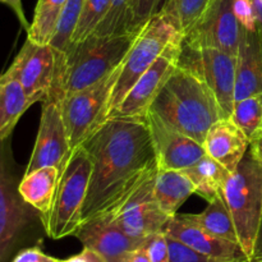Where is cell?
Listing matches in <instances>:
<instances>
[{"instance_id": "cell-1", "label": "cell", "mask_w": 262, "mask_h": 262, "mask_svg": "<svg viewBox=\"0 0 262 262\" xmlns=\"http://www.w3.org/2000/svg\"><path fill=\"white\" fill-rule=\"evenodd\" d=\"M81 146L91 161L82 225L114 214L159 170L146 118H109Z\"/></svg>"}, {"instance_id": "cell-2", "label": "cell", "mask_w": 262, "mask_h": 262, "mask_svg": "<svg viewBox=\"0 0 262 262\" xmlns=\"http://www.w3.org/2000/svg\"><path fill=\"white\" fill-rule=\"evenodd\" d=\"M140 31L118 36L91 35L69 46L66 53L58 51L56 77L48 99L59 102L113 73L122 66Z\"/></svg>"}, {"instance_id": "cell-3", "label": "cell", "mask_w": 262, "mask_h": 262, "mask_svg": "<svg viewBox=\"0 0 262 262\" xmlns=\"http://www.w3.org/2000/svg\"><path fill=\"white\" fill-rule=\"evenodd\" d=\"M150 112L200 143H204L210 127L224 118L216 96L204 79L179 64Z\"/></svg>"}, {"instance_id": "cell-4", "label": "cell", "mask_w": 262, "mask_h": 262, "mask_svg": "<svg viewBox=\"0 0 262 262\" xmlns=\"http://www.w3.org/2000/svg\"><path fill=\"white\" fill-rule=\"evenodd\" d=\"M223 196L232 215L238 243L250 260L262 216V164L250 150L230 174Z\"/></svg>"}, {"instance_id": "cell-5", "label": "cell", "mask_w": 262, "mask_h": 262, "mask_svg": "<svg viewBox=\"0 0 262 262\" xmlns=\"http://www.w3.org/2000/svg\"><path fill=\"white\" fill-rule=\"evenodd\" d=\"M91 177V161L83 146L72 151L59 176L53 206L42 220L51 239L76 235L82 227V212Z\"/></svg>"}, {"instance_id": "cell-6", "label": "cell", "mask_w": 262, "mask_h": 262, "mask_svg": "<svg viewBox=\"0 0 262 262\" xmlns=\"http://www.w3.org/2000/svg\"><path fill=\"white\" fill-rule=\"evenodd\" d=\"M181 38H183V33L161 10L147 20L123 61L119 77L112 91L109 113L122 102L133 84L155 63L166 46Z\"/></svg>"}, {"instance_id": "cell-7", "label": "cell", "mask_w": 262, "mask_h": 262, "mask_svg": "<svg viewBox=\"0 0 262 262\" xmlns=\"http://www.w3.org/2000/svg\"><path fill=\"white\" fill-rule=\"evenodd\" d=\"M120 68L122 66L101 81L59 101L72 151L81 146L107 119L110 97Z\"/></svg>"}, {"instance_id": "cell-8", "label": "cell", "mask_w": 262, "mask_h": 262, "mask_svg": "<svg viewBox=\"0 0 262 262\" xmlns=\"http://www.w3.org/2000/svg\"><path fill=\"white\" fill-rule=\"evenodd\" d=\"M179 66L201 77L216 96L224 118L232 117L234 107L237 55L217 49H192L182 43Z\"/></svg>"}, {"instance_id": "cell-9", "label": "cell", "mask_w": 262, "mask_h": 262, "mask_svg": "<svg viewBox=\"0 0 262 262\" xmlns=\"http://www.w3.org/2000/svg\"><path fill=\"white\" fill-rule=\"evenodd\" d=\"M56 69L58 51L50 43L40 45L27 38L5 73L14 77L22 84L32 106L49 97L55 81Z\"/></svg>"}, {"instance_id": "cell-10", "label": "cell", "mask_w": 262, "mask_h": 262, "mask_svg": "<svg viewBox=\"0 0 262 262\" xmlns=\"http://www.w3.org/2000/svg\"><path fill=\"white\" fill-rule=\"evenodd\" d=\"M183 38L166 46L155 63L140 77L109 118H146L150 107L179 64Z\"/></svg>"}, {"instance_id": "cell-11", "label": "cell", "mask_w": 262, "mask_h": 262, "mask_svg": "<svg viewBox=\"0 0 262 262\" xmlns=\"http://www.w3.org/2000/svg\"><path fill=\"white\" fill-rule=\"evenodd\" d=\"M233 0H212L204 17L188 33L183 43L192 49H217L237 55L243 28L232 8Z\"/></svg>"}, {"instance_id": "cell-12", "label": "cell", "mask_w": 262, "mask_h": 262, "mask_svg": "<svg viewBox=\"0 0 262 262\" xmlns=\"http://www.w3.org/2000/svg\"><path fill=\"white\" fill-rule=\"evenodd\" d=\"M156 174L147 179L114 214L105 216L136 239H146L155 233L163 232L170 219L160 209L154 196Z\"/></svg>"}, {"instance_id": "cell-13", "label": "cell", "mask_w": 262, "mask_h": 262, "mask_svg": "<svg viewBox=\"0 0 262 262\" xmlns=\"http://www.w3.org/2000/svg\"><path fill=\"white\" fill-rule=\"evenodd\" d=\"M71 154V143L60 105L53 99L45 100L42 102L37 137L26 173L43 166H56L61 171Z\"/></svg>"}, {"instance_id": "cell-14", "label": "cell", "mask_w": 262, "mask_h": 262, "mask_svg": "<svg viewBox=\"0 0 262 262\" xmlns=\"http://www.w3.org/2000/svg\"><path fill=\"white\" fill-rule=\"evenodd\" d=\"M146 119L150 128L159 170L183 171L206 155L202 143L179 132L154 113L148 112Z\"/></svg>"}, {"instance_id": "cell-15", "label": "cell", "mask_w": 262, "mask_h": 262, "mask_svg": "<svg viewBox=\"0 0 262 262\" xmlns=\"http://www.w3.org/2000/svg\"><path fill=\"white\" fill-rule=\"evenodd\" d=\"M27 206L30 205L20 197L0 148V262L5 261L30 223L31 214Z\"/></svg>"}, {"instance_id": "cell-16", "label": "cell", "mask_w": 262, "mask_h": 262, "mask_svg": "<svg viewBox=\"0 0 262 262\" xmlns=\"http://www.w3.org/2000/svg\"><path fill=\"white\" fill-rule=\"evenodd\" d=\"M163 232L211 258L230 262H248V257L238 243L215 237L199 225L183 219L179 214L168 220Z\"/></svg>"}, {"instance_id": "cell-17", "label": "cell", "mask_w": 262, "mask_h": 262, "mask_svg": "<svg viewBox=\"0 0 262 262\" xmlns=\"http://www.w3.org/2000/svg\"><path fill=\"white\" fill-rule=\"evenodd\" d=\"M76 237L89 247L104 256L107 262H120L123 256L129 251L143 245L146 239H136L125 234L109 217H96L84 223Z\"/></svg>"}, {"instance_id": "cell-18", "label": "cell", "mask_w": 262, "mask_h": 262, "mask_svg": "<svg viewBox=\"0 0 262 262\" xmlns=\"http://www.w3.org/2000/svg\"><path fill=\"white\" fill-rule=\"evenodd\" d=\"M202 146L206 155L233 173L250 150V140L232 117L220 118L207 130Z\"/></svg>"}, {"instance_id": "cell-19", "label": "cell", "mask_w": 262, "mask_h": 262, "mask_svg": "<svg viewBox=\"0 0 262 262\" xmlns=\"http://www.w3.org/2000/svg\"><path fill=\"white\" fill-rule=\"evenodd\" d=\"M262 92V32L243 30L237 54L235 101Z\"/></svg>"}, {"instance_id": "cell-20", "label": "cell", "mask_w": 262, "mask_h": 262, "mask_svg": "<svg viewBox=\"0 0 262 262\" xmlns=\"http://www.w3.org/2000/svg\"><path fill=\"white\" fill-rule=\"evenodd\" d=\"M60 170L56 166H43L31 173H25L18 184V192L23 201L40 212L45 219L53 206Z\"/></svg>"}, {"instance_id": "cell-21", "label": "cell", "mask_w": 262, "mask_h": 262, "mask_svg": "<svg viewBox=\"0 0 262 262\" xmlns=\"http://www.w3.org/2000/svg\"><path fill=\"white\" fill-rule=\"evenodd\" d=\"M194 193L193 183L183 171L159 170L156 174L154 196L168 216L178 214L179 207Z\"/></svg>"}, {"instance_id": "cell-22", "label": "cell", "mask_w": 262, "mask_h": 262, "mask_svg": "<svg viewBox=\"0 0 262 262\" xmlns=\"http://www.w3.org/2000/svg\"><path fill=\"white\" fill-rule=\"evenodd\" d=\"M30 106L22 84L5 72L0 74V142L12 135Z\"/></svg>"}, {"instance_id": "cell-23", "label": "cell", "mask_w": 262, "mask_h": 262, "mask_svg": "<svg viewBox=\"0 0 262 262\" xmlns=\"http://www.w3.org/2000/svg\"><path fill=\"white\" fill-rule=\"evenodd\" d=\"M193 183L196 194L207 202L223 194L225 184L230 178V171L209 155L200 159L193 166L183 170Z\"/></svg>"}, {"instance_id": "cell-24", "label": "cell", "mask_w": 262, "mask_h": 262, "mask_svg": "<svg viewBox=\"0 0 262 262\" xmlns=\"http://www.w3.org/2000/svg\"><path fill=\"white\" fill-rule=\"evenodd\" d=\"M183 219L199 225L200 228L222 239L238 243L237 232L233 224L232 215L227 206L224 196L215 197L209 202L206 209L200 214H179ZM239 245V243H238Z\"/></svg>"}, {"instance_id": "cell-25", "label": "cell", "mask_w": 262, "mask_h": 262, "mask_svg": "<svg viewBox=\"0 0 262 262\" xmlns=\"http://www.w3.org/2000/svg\"><path fill=\"white\" fill-rule=\"evenodd\" d=\"M67 0H38L27 38L40 45L50 43Z\"/></svg>"}, {"instance_id": "cell-26", "label": "cell", "mask_w": 262, "mask_h": 262, "mask_svg": "<svg viewBox=\"0 0 262 262\" xmlns=\"http://www.w3.org/2000/svg\"><path fill=\"white\" fill-rule=\"evenodd\" d=\"M211 3L212 0H165L160 10L176 23L184 36L204 17Z\"/></svg>"}, {"instance_id": "cell-27", "label": "cell", "mask_w": 262, "mask_h": 262, "mask_svg": "<svg viewBox=\"0 0 262 262\" xmlns=\"http://www.w3.org/2000/svg\"><path fill=\"white\" fill-rule=\"evenodd\" d=\"M232 119L242 128L251 141L262 132V92L235 101Z\"/></svg>"}, {"instance_id": "cell-28", "label": "cell", "mask_w": 262, "mask_h": 262, "mask_svg": "<svg viewBox=\"0 0 262 262\" xmlns=\"http://www.w3.org/2000/svg\"><path fill=\"white\" fill-rule=\"evenodd\" d=\"M135 0H110L106 17L102 19L94 36H118L132 32V9Z\"/></svg>"}, {"instance_id": "cell-29", "label": "cell", "mask_w": 262, "mask_h": 262, "mask_svg": "<svg viewBox=\"0 0 262 262\" xmlns=\"http://www.w3.org/2000/svg\"><path fill=\"white\" fill-rule=\"evenodd\" d=\"M84 3L86 0H67L66 2L63 12L59 18L58 26H56L55 35L50 41V45L56 51L66 53L71 46L72 36L76 30Z\"/></svg>"}, {"instance_id": "cell-30", "label": "cell", "mask_w": 262, "mask_h": 262, "mask_svg": "<svg viewBox=\"0 0 262 262\" xmlns=\"http://www.w3.org/2000/svg\"><path fill=\"white\" fill-rule=\"evenodd\" d=\"M110 8V0H86L76 26L72 43H78L86 40L99 27L100 23L106 17Z\"/></svg>"}, {"instance_id": "cell-31", "label": "cell", "mask_w": 262, "mask_h": 262, "mask_svg": "<svg viewBox=\"0 0 262 262\" xmlns=\"http://www.w3.org/2000/svg\"><path fill=\"white\" fill-rule=\"evenodd\" d=\"M166 238L169 247V262H230L211 258L176 238L169 235H166Z\"/></svg>"}, {"instance_id": "cell-32", "label": "cell", "mask_w": 262, "mask_h": 262, "mask_svg": "<svg viewBox=\"0 0 262 262\" xmlns=\"http://www.w3.org/2000/svg\"><path fill=\"white\" fill-rule=\"evenodd\" d=\"M165 0H135L132 9V27L130 31H140L152 15L163 7Z\"/></svg>"}, {"instance_id": "cell-33", "label": "cell", "mask_w": 262, "mask_h": 262, "mask_svg": "<svg viewBox=\"0 0 262 262\" xmlns=\"http://www.w3.org/2000/svg\"><path fill=\"white\" fill-rule=\"evenodd\" d=\"M233 13L241 27L247 32L257 31V18L252 0H233Z\"/></svg>"}, {"instance_id": "cell-34", "label": "cell", "mask_w": 262, "mask_h": 262, "mask_svg": "<svg viewBox=\"0 0 262 262\" xmlns=\"http://www.w3.org/2000/svg\"><path fill=\"white\" fill-rule=\"evenodd\" d=\"M145 248L151 262H169L168 238L164 232H159L145 241Z\"/></svg>"}, {"instance_id": "cell-35", "label": "cell", "mask_w": 262, "mask_h": 262, "mask_svg": "<svg viewBox=\"0 0 262 262\" xmlns=\"http://www.w3.org/2000/svg\"><path fill=\"white\" fill-rule=\"evenodd\" d=\"M12 262H59V258L46 255L40 247H31L18 252Z\"/></svg>"}, {"instance_id": "cell-36", "label": "cell", "mask_w": 262, "mask_h": 262, "mask_svg": "<svg viewBox=\"0 0 262 262\" xmlns=\"http://www.w3.org/2000/svg\"><path fill=\"white\" fill-rule=\"evenodd\" d=\"M59 262H107L104 256L100 255L95 250L89 247H83V250L72 257L66 258V260H59Z\"/></svg>"}, {"instance_id": "cell-37", "label": "cell", "mask_w": 262, "mask_h": 262, "mask_svg": "<svg viewBox=\"0 0 262 262\" xmlns=\"http://www.w3.org/2000/svg\"><path fill=\"white\" fill-rule=\"evenodd\" d=\"M0 3H2V4L8 5V7L14 12V14L17 15L18 20H19V23L22 25V27L25 28L26 31L30 30L31 25L27 22V19H26L25 10H23V7H22V0H0Z\"/></svg>"}, {"instance_id": "cell-38", "label": "cell", "mask_w": 262, "mask_h": 262, "mask_svg": "<svg viewBox=\"0 0 262 262\" xmlns=\"http://www.w3.org/2000/svg\"><path fill=\"white\" fill-rule=\"evenodd\" d=\"M120 262H151L147 256V252H146L145 242H143L142 246L136 248V250H132L125 253Z\"/></svg>"}, {"instance_id": "cell-39", "label": "cell", "mask_w": 262, "mask_h": 262, "mask_svg": "<svg viewBox=\"0 0 262 262\" xmlns=\"http://www.w3.org/2000/svg\"><path fill=\"white\" fill-rule=\"evenodd\" d=\"M248 262H262V216L260 222V228H258L257 238H256L255 248H253L252 256H251Z\"/></svg>"}, {"instance_id": "cell-40", "label": "cell", "mask_w": 262, "mask_h": 262, "mask_svg": "<svg viewBox=\"0 0 262 262\" xmlns=\"http://www.w3.org/2000/svg\"><path fill=\"white\" fill-rule=\"evenodd\" d=\"M250 151L251 154L255 156V159H257V160L262 164V132L255 138V140L251 141Z\"/></svg>"}]
</instances>
